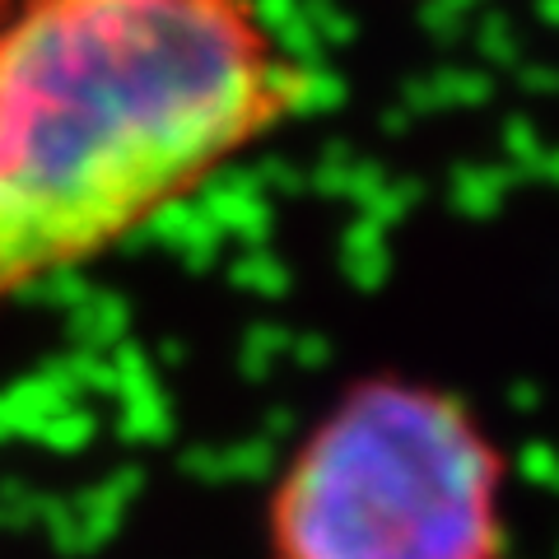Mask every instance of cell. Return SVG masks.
Returning a JSON list of instances; mask_svg holds the SVG:
<instances>
[{"label": "cell", "instance_id": "cell-1", "mask_svg": "<svg viewBox=\"0 0 559 559\" xmlns=\"http://www.w3.org/2000/svg\"><path fill=\"white\" fill-rule=\"evenodd\" d=\"M299 90L252 0H24L0 24V304L127 248Z\"/></svg>", "mask_w": 559, "mask_h": 559}, {"label": "cell", "instance_id": "cell-2", "mask_svg": "<svg viewBox=\"0 0 559 559\" xmlns=\"http://www.w3.org/2000/svg\"><path fill=\"white\" fill-rule=\"evenodd\" d=\"M503 466L476 411L411 378L355 382L266 499L271 559H503Z\"/></svg>", "mask_w": 559, "mask_h": 559}, {"label": "cell", "instance_id": "cell-3", "mask_svg": "<svg viewBox=\"0 0 559 559\" xmlns=\"http://www.w3.org/2000/svg\"><path fill=\"white\" fill-rule=\"evenodd\" d=\"M5 5H10V0H0V10H5Z\"/></svg>", "mask_w": 559, "mask_h": 559}]
</instances>
